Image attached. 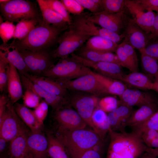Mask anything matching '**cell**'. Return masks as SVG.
<instances>
[{"mask_svg":"<svg viewBox=\"0 0 158 158\" xmlns=\"http://www.w3.org/2000/svg\"><path fill=\"white\" fill-rule=\"evenodd\" d=\"M81 14L95 24L118 34L123 32L128 18L125 11L114 13L103 11L96 13Z\"/></svg>","mask_w":158,"mask_h":158,"instance_id":"ba28073f","label":"cell"},{"mask_svg":"<svg viewBox=\"0 0 158 158\" xmlns=\"http://www.w3.org/2000/svg\"><path fill=\"white\" fill-rule=\"evenodd\" d=\"M22 84L20 74L17 69L9 63L7 88L11 102L14 104L23 95Z\"/></svg>","mask_w":158,"mask_h":158,"instance_id":"44dd1931","label":"cell"},{"mask_svg":"<svg viewBox=\"0 0 158 158\" xmlns=\"http://www.w3.org/2000/svg\"><path fill=\"white\" fill-rule=\"evenodd\" d=\"M157 111L155 102L142 106L133 111L128 120L126 126L132 128L142 123Z\"/></svg>","mask_w":158,"mask_h":158,"instance_id":"603a6c76","label":"cell"},{"mask_svg":"<svg viewBox=\"0 0 158 158\" xmlns=\"http://www.w3.org/2000/svg\"><path fill=\"white\" fill-rule=\"evenodd\" d=\"M139 158H158L157 157L153 156L146 152L143 153Z\"/></svg>","mask_w":158,"mask_h":158,"instance_id":"6f0895ef","label":"cell"},{"mask_svg":"<svg viewBox=\"0 0 158 158\" xmlns=\"http://www.w3.org/2000/svg\"><path fill=\"white\" fill-rule=\"evenodd\" d=\"M55 136L61 142L70 158H80L86 151L104 145L103 138L93 130H70L58 128Z\"/></svg>","mask_w":158,"mask_h":158,"instance_id":"7a4b0ae2","label":"cell"},{"mask_svg":"<svg viewBox=\"0 0 158 158\" xmlns=\"http://www.w3.org/2000/svg\"><path fill=\"white\" fill-rule=\"evenodd\" d=\"M11 158L10 157H9L8 158Z\"/></svg>","mask_w":158,"mask_h":158,"instance_id":"be15d7a7","label":"cell"},{"mask_svg":"<svg viewBox=\"0 0 158 158\" xmlns=\"http://www.w3.org/2000/svg\"><path fill=\"white\" fill-rule=\"evenodd\" d=\"M145 152L154 156L158 157V148H152L147 147Z\"/></svg>","mask_w":158,"mask_h":158,"instance_id":"11a10c76","label":"cell"},{"mask_svg":"<svg viewBox=\"0 0 158 158\" xmlns=\"http://www.w3.org/2000/svg\"><path fill=\"white\" fill-rule=\"evenodd\" d=\"M144 50L147 54L158 62V41L148 43Z\"/></svg>","mask_w":158,"mask_h":158,"instance_id":"681fc988","label":"cell"},{"mask_svg":"<svg viewBox=\"0 0 158 158\" xmlns=\"http://www.w3.org/2000/svg\"><path fill=\"white\" fill-rule=\"evenodd\" d=\"M122 82L126 85L142 90H152L154 85L146 74L138 71L125 74Z\"/></svg>","mask_w":158,"mask_h":158,"instance_id":"4316f807","label":"cell"},{"mask_svg":"<svg viewBox=\"0 0 158 158\" xmlns=\"http://www.w3.org/2000/svg\"><path fill=\"white\" fill-rule=\"evenodd\" d=\"M67 106L55 111L54 118L59 123V128L74 130L85 128L87 124L78 113Z\"/></svg>","mask_w":158,"mask_h":158,"instance_id":"5bb4252c","label":"cell"},{"mask_svg":"<svg viewBox=\"0 0 158 158\" xmlns=\"http://www.w3.org/2000/svg\"><path fill=\"white\" fill-rule=\"evenodd\" d=\"M0 56L14 66L20 74L29 78L30 72L19 51L12 42L9 44L3 43L0 45Z\"/></svg>","mask_w":158,"mask_h":158,"instance_id":"e0dca14e","label":"cell"},{"mask_svg":"<svg viewBox=\"0 0 158 158\" xmlns=\"http://www.w3.org/2000/svg\"><path fill=\"white\" fill-rule=\"evenodd\" d=\"M72 21L70 27L82 34L90 37L99 36L117 44L123 39L120 35L108 29L97 26L81 14L78 15Z\"/></svg>","mask_w":158,"mask_h":158,"instance_id":"8fae6325","label":"cell"},{"mask_svg":"<svg viewBox=\"0 0 158 158\" xmlns=\"http://www.w3.org/2000/svg\"><path fill=\"white\" fill-rule=\"evenodd\" d=\"M70 91L67 96L69 106L73 107L87 125L98 134L92 121L93 113L98 107V97L90 93Z\"/></svg>","mask_w":158,"mask_h":158,"instance_id":"5b68a950","label":"cell"},{"mask_svg":"<svg viewBox=\"0 0 158 158\" xmlns=\"http://www.w3.org/2000/svg\"><path fill=\"white\" fill-rule=\"evenodd\" d=\"M119 101L114 97L108 96L99 100L98 107L108 113L112 111L120 106Z\"/></svg>","mask_w":158,"mask_h":158,"instance_id":"f35d334b","label":"cell"},{"mask_svg":"<svg viewBox=\"0 0 158 158\" xmlns=\"http://www.w3.org/2000/svg\"><path fill=\"white\" fill-rule=\"evenodd\" d=\"M40 20L37 18L24 19L18 22L16 26L13 38L21 40L25 37L37 25Z\"/></svg>","mask_w":158,"mask_h":158,"instance_id":"e575fe53","label":"cell"},{"mask_svg":"<svg viewBox=\"0 0 158 158\" xmlns=\"http://www.w3.org/2000/svg\"><path fill=\"white\" fill-rule=\"evenodd\" d=\"M22 98L25 105L28 108H35L40 103L41 98L32 91L25 89Z\"/></svg>","mask_w":158,"mask_h":158,"instance_id":"b9f144b4","label":"cell"},{"mask_svg":"<svg viewBox=\"0 0 158 158\" xmlns=\"http://www.w3.org/2000/svg\"><path fill=\"white\" fill-rule=\"evenodd\" d=\"M148 43L158 41V13L156 14L153 28L150 33L148 35Z\"/></svg>","mask_w":158,"mask_h":158,"instance_id":"f907efd6","label":"cell"},{"mask_svg":"<svg viewBox=\"0 0 158 158\" xmlns=\"http://www.w3.org/2000/svg\"><path fill=\"white\" fill-rule=\"evenodd\" d=\"M9 97L4 94L0 95V118L3 115L6 110V106L10 101Z\"/></svg>","mask_w":158,"mask_h":158,"instance_id":"f5cc1de1","label":"cell"},{"mask_svg":"<svg viewBox=\"0 0 158 158\" xmlns=\"http://www.w3.org/2000/svg\"><path fill=\"white\" fill-rule=\"evenodd\" d=\"M104 145H97L86 151L80 158H102Z\"/></svg>","mask_w":158,"mask_h":158,"instance_id":"c3c4849f","label":"cell"},{"mask_svg":"<svg viewBox=\"0 0 158 158\" xmlns=\"http://www.w3.org/2000/svg\"><path fill=\"white\" fill-rule=\"evenodd\" d=\"M28 78L50 93L64 97L68 96V90L52 79L31 74Z\"/></svg>","mask_w":158,"mask_h":158,"instance_id":"7402d4cb","label":"cell"},{"mask_svg":"<svg viewBox=\"0 0 158 158\" xmlns=\"http://www.w3.org/2000/svg\"><path fill=\"white\" fill-rule=\"evenodd\" d=\"M120 35L123 40L139 50L144 48L148 43L147 34L130 17H128Z\"/></svg>","mask_w":158,"mask_h":158,"instance_id":"2e32d148","label":"cell"},{"mask_svg":"<svg viewBox=\"0 0 158 158\" xmlns=\"http://www.w3.org/2000/svg\"><path fill=\"white\" fill-rule=\"evenodd\" d=\"M15 28L13 22L6 21L0 23V36L3 43H6L13 37Z\"/></svg>","mask_w":158,"mask_h":158,"instance_id":"74e56055","label":"cell"},{"mask_svg":"<svg viewBox=\"0 0 158 158\" xmlns=\"http://www.w3.org/2000/svg\"><path fill=\"white\" fill-rule=\"evenodd\" d=\"M27 131L18 135L11 141L9 154L11 158H22L30 152L28 146Z\"/></svg>","mask_w":158,"mask_h":158,"instance_id":"484cf974","label":"cell"},{"mask_svg":"<svg viewBox=\"0 0 158 158\" xmlns=\"http://www.w3.org/2000/svg\"><path fill=\"white\" fill-rule=\"evenodd\" d=\"M115 52L119 59L121 66L128 69L131 72H136L121 43L118 45Z\"/></svg>","mask_w":158,"mask_h":158,"instance_id":"7bdbcfd3","label":"cell"},{"mask_svg":"<svg viewBox=\"0 0 158 158\" xmlns=\"http://www.w3.org/2000/svg\"><path fill=\"white\" fill-rule=\"evenodd\" d=\"M133 112V107L121 105L109 113L108 120L111 130L125 132L128 120Z\"/></svg>","mask_w":158,"mask_h":158,"instance_id":"ffe728a7","label":"cell"},{"mask_svg":"<svg viewBox=\"0 0 158 158\" xmlns=\"http://www.w3.org/2000/svg\"><path fill=\"white\" fill-rule=\"evenodd\" d=\"M148 8L152 10L158 7V0H136Z\"/></svg>","mask_w":158,"mask_h":158,"instance_id":"db71d44e","label":"cell"},{"mask_svg":"<svg viewBox=\"0 0 158 158\" xmlns=\"http://www.w3.org/2000/svg\"><path fill=\"white\" fill-rule=\"evenodd\" d=\"M22 158H33V157L31 153H30Z\"/></svg>","mask_w":158,"mask_h":158,"instance_id":"91938a15","label":"cell"},{"mask_svg":"<svg viewBox=\"0 0 158 158\" xmlns=\"http://www.w3.org/2000/svg\"><path fill=\"white\" fill-rule=\"evenodd\" d=\"M43 18L46 24L65 29L69 24L60 14L51 9L44 0H37Z\"/></svg>","mask_w":158,"mask_h":158,"instance_id":"d4e9b609","label":"cell"},{"mask_svg":"<svg viewBox=\"0 0 158 158\" xmlns=\"http://www.w3.org/2000/svg\"><path fill=\"white\" fill-rule=\"evenodd\" d=\"M7 142L4 138L0 137V152L1 153L3 152L4 151Z\"/></svg>","mask_w":158,"mask_h":158,"instance_id":"9f6ffc18","label":"cell"},{"mask_svg":"<svg viewBox=\"0 0 158 158\" xmlns=\"http://www.w3.org/2000/svg\"><path fill=\"white\" fill-rule=\"evenodd\" d=\"M19 52L31 74L41 75L54 65L50 55L43 50Z\"/></svg>","mask_w":158,"mask_h":158,"instance_id":"4fadbf2b","label":"cell"},{"mask_svg":"<svg viewBox=\"0 0 158 158\" xmlns=\"http://www.w3.org/2000/svg\"><path fill=\"white\" fill-rule=\"evenodd\" d=\"M9 63L3 56H0V91H4L7 87Z\"/></svg>","mask_w":158,"mask_h":158,"instance_id":"60d3db41","label":"cell"},{"mask_svg":"<svg viewBox=\"0 0 158 158\" xmlns=\"http://www.w3.org/2000/svg\"><path fill=\"white\" fill-rule=\"evenodd\" d=\"M152 11H156L158 13V7L153 8Z\"/></svg>","mask_w":158,"mask_h":158,"instance_id":"6125c7cd","label":"cell"},{"mask_svg":"<svg viewBox=\"0 0 158 158\" xmlns=\"http://www.w3.org/2000/svg\"><path fill=\"white\" fill-rule=\"evenodd\" d=\"M103 11L116 13L125 11L126 9L125 0H102Z\"/></svg>","mask_w":158,"mask_h":158,"instance_id":"d590c367","label":"cell"},{"mask_svg":"<svg viewBox=\"0 0 158 158\" xmlns=\"http://www.w3.org/2000/svg\"><path fill=\"white\" fill-rule=\"evenodd\" d=\"M9 0H0V3H4L8 1Z\"/></svg>","mask_w":158,"mask_h":158,"instance_id":"94428289","label":"cell"},{"mask_svg":"<svg viewBox=\"0 0 158 158\" xmlns=\"http://www.w3.org/2000/svg\"><path fill=\"white\" fill-rule=\"evenodd\" d=\"M133 66L136 72L138 71V60L135 49L123 40L121 43Z\"/></svg>","mask_w":158,"mask_h":158,"instance_id":"bcb514c9","label":"cell"},{"mask_svg":"<svg viewBox=\"0 0 158 158\" xmlns=\"http://www.w3.org/2000/svg\"><path fill=\"white\" fill-rule=\"evenodd\" d=\"M92 121L98 134L103 138L111 129L106 113L97 108L92 114Z\"/></svg>","mask_w":158,"mask_h":158,"instance_id":"d6a6232c","label":"cell"},{"mask_svg":"<svg viewBox=\"0 0 158 158\" xmlns=\"http://www.w3.org/2000/svg\"><path fill=\"white\" fill-rule=\"evenodd\" d=\"M0 11L6 21L18 22L24 19L37 18V13L33 5L25 0H9L0 3Z\"/></svg>","mask_w":158,"mask_h":158,"instance_id":"8992f818","label":"cell"},{"mask_svg":"<svg viewBox=\"0 0 158 158\" xmlns=\"http://www.w3.org/2000/svg\"><path fill=\"white\" fill-rule=\"evenodd\" d=\"M13 105L16 113L30 128L31 132H35L41 130L42 125L37 119L34 111L32 110L23 104L16 102Z\"/></svg>","mask_w":158,"mask_h":158,"instance_id":"cb8c5ba5","label":"cell"},{"mask_svg":"<svg viewBox=\"0 0 158 158\" xmlns=\"http://www.w3.org/2000/svg\"><path fill=\"white\" fill-rule=\"evenodd\" d=\"M90 68L72 57L60 59L59 61L40 76L54 79L71 80L90 73Z\"/></svg>","mask_w":158,"mask_h":158,"instance_id":"277c9868","label":"cell"},{"mask_svg":"<svg viewBox=\"0 0 158 158\" xmlns=\"http://www.w3.org/2000/svg\"><path fill=\"white\" fill-rule=\"evenodd\" d=\"M20 76L22 85L25 89L30 90L41 98H43L49 105L52 106L56 102L58 95L49 93L25 76L21 74Z\"/></svg>","mask_w":158,"mask_h":158,"instance_id":"4dcf8cb0","label":"cell"},{"mask_svg":"<svg viewBox=\"0 0 158 158\" xmlns=\"http://www.w3.org/2000/svg\"><path fill=\"white\" fill-rule=\"evenodd\" d=\"M49 106L44 100L40 102L38 105L34 110L37 119L42 125L43 124V121L47 115Z\"/></svg>","mask_w":158,"mask_h":158,"instance_id":"7dc6e473","label":"cell"},{"mask_svg":"<svg viewBox=\"0 0 158 158\" xmlns=\"http://www.w3.org/2000/svg\"><path fill=\"white\" fill-rule=\"evenodd\" d=\"M94 74L101 84L106 95L111 94L118 96L127 88L122 81L112 79L94 72Z\"/></svg>","mask_w":158,"mask_h":158,"instance_id":"83f0119b","label":"cell"},{"mask_svg":"<svg viewBox=\"0 0 158 158\" xmlns=\"http://www.w3.org/2000/svg\"><path fill=\"white\" fill-rule=\"evenodd\" d=\"M71 56L87 67L94 69L97 72V73L122 82L125 74L123 72L121 66L111 63L91 61L73 53Z\"/></svg>","mask_w":158,"mask_h":158,"instance_id":"9a60e30c","label":"cell"},{"mask_svg":"<svg viewBox=\"0 0 158 158\" xmlns=\"http://www.w3.org/2000/svg\"><path fill=\"white\" fill-rule=\"evenodd\" d=\"M80 56L89 61L94 62H105L118 64L120 63L116 54L112 52H102L83 48L80 51Z\"/></svg>","mask_w":158,"mask_h":158,"instance_id":"f1b7e54d","label":"cell"},{"mask_svg":"<svg viewBox=\"0 0 158 158\" xmlns=\"http://www.w3.org/2000/svg\"><path fill=\"white\" fill-rule=\"evenodd\" d=\"M68 90L86 92L97 97L106 95L94 72L71 80L54 79Z\"/></svg>","mask_w":158,"mask_h":158,"instance_id":"52a82bcc","label":"cell"},{"mask_svg":"<svg viewBox=\"0 0 158 158\" xmlns=\"http://www.w3.org/2000/svg\"><path fill=\"white\" fill-rule=\"evenodd\" d=\"M125 3L130 18L147 35L150 34L153 28L156 14L136 0H125Z\"/></svg>","mask_w":158,"mask_h":158,"instance_id":"7c38bea8","label":"cell"},{"mask_svg":"<svg viewBox=\"0 0 158 158\" xmlns=\"http://www.w3.org/2000/svg\"><path fill=\"white\" fill-rule=\"evenodd\" d=\"M61 1L69 13L77 16L79 15L82 13L84 9L76 0Z\"/></svg>","mask_w":158,"mask_h":158,"instance_id":"f6af8a7d","label":"cell"},{"mask_svg":"<svg viewBox=\"0 0 158 158\" xmlns=\"http://www.w3.org/2000/svg\"><path fill=\"white\" fill-rule=\"evenodd\" d=\"M20 118L10 100L5 113L0 118V137L10 141L20 134L27 131Z\"/></svg>","mask_w":158,"mask_h":158,"instance_id":"30bf717a","label":"cell"},{"mask_svg":"<svg viewBox=\"0 0 158 158\" xmlns=\"http://www.w3.org/2000/svg\"><path fill=\"white\" fill-rule=\"evenodd\" d=\"M44 1L51 9L61 15L69 25H71L73 21L71 18L61 1L58 0H44Z\"/></svg>","mask_w":158,"mask_h":158,"instance_id":"8d00e7d4","label":"cell"},{"mask_svg":"<svg viewBox=\"0 0 158 158\" xmlns=\"http://www.w3.org/2000/svg\"><path fill=\"white\" fill-rule=\"evenodd\" d=\"M158 135V131L149 129L145 130L141 133L142 139L146 145L151 140L155 138Z\"/></svg>","mask_w":158,"mask_h":158,"instance_id":"816d5d0a","label":"cell"},{"mask_svg":"<svg viewBox=\"0 0 158 158\" xmlns=\"http://www.w3.org/2000/svg\"><path fill=\"white\" fill-rule=\"evenodd\" d=\"M141 54L142 69L154 83L158 82V62L147 54L144 48L139 50Z\"/></svg>","mask_w":158,"mask_h":158,"instance_id":"1f68e13d","label":"cell"},{"mask_svg":"<svg viewBox=\"0 0 158 158\" xmlns=\"http://www.w3.org/2000/svg\"><path fill=\"white\" fill-rule=\"evenodd\" d=\"M90 37L70 27V30L59 39V45L52 53V56L60 59L68 57Z\"/></svg>","mask_w":158,"mask_h":158,"instance_id":"9c48e42d","label":"cell"},{"mask_svg":"<svg viewBox=\"0 0 158 158\" xmlns=\"http://www.w3.org/2000/svg\"><path fill=\"white\" fill-rule=\"evenodd\" d=\"M27 141L33 158H47L48 140L41 130L31 132L28 135Z\"/></svg>","mask_w":158,"mask_h":158,"instance_id":"d6986e66","label":"cell"},{"mask_svg":"<svg viewBox=\"0 0 158 158\" xmlns=\"http://www.w3.org/2000/svg\"><path fill=\"white\" fill-rule=\"evenodd\" d=\"M110 140L107 158H139L147 147L141 134L135 130L130 133L118 132L111 129Z\"/></svg>","mask_w":158,"mask_h":158,"instance_id":"6da1fadb","label":"cell"},{"mask_svg":"<svg viewBox=\"0 0 158 158\" xmlns=\"http://www.w3.org/2000/svg\"><path fill=\"white\" fill-rule=\"evenodd\" d=\"M119 97L120 105L130 107L137 106L140 107L155 102L154 98L149 93L136 89L127 88Z\"/></svg>","mask_w":158,"mask_h":158,"instance_id":"ac0fdd59","label":"cell"},{"mask_svg":"<svg viewBox=\"0 0 158 158\" xmlns=\"http://www.w3.org/2000/svg\"><path fill=\"white\" fill-rule=\"evenodd\" d=\"M84 8L92 13H96L103 11L102 0H76Z\"/></svg>","mask_w":158,"mask_h":158,"instance_id":"ee69618b","label":"cell"},{"mask_svg":"<svg viewBox=\"0 0 158 158\" xmlns=\"http://www.w3.org/2000/svg\"><path fill=\"white\" fill-rule=\"evenodd\" d=\"M48 156L51 158H70L61 142L55 136L48 134Z\"/></svg>","mask_w":158,"mask_h":158,"instance_id":"836d02e7","label":"cell"},{"mask_svg":"<svg viewBox=\"0 0 158 158\" xmlns=\"http://www.w3.org/2000/svg\"><path fill=\"white\" fill-rule=\"evenodd\" d=\"M118 44L112 41L99 36L90 38L86 42L85 48L102 52H115Z\"/></svg>","mask_w":158,"mask_h":158,"instance_id":"f546056e","label":"cell"},{"mask_svg":"<svg viewBox=\"0 0 158 158\" xmlns=\"http://www.w3.org/2000/svg\"><path fill=\"white\" fill-rule=\"evenodd\" d=\"M132 128L133 130L141 133L145 130L149 129L158 131V111L146 121Z\"/></svg>","mask_w":158,"mask_h":158,"instance_id":"ab89813d","label":"cell"},{"mask_svg":"<svg viewBox=\"0 0 158 158\" xmlns=\"http://www.w3.org/2000/svg\"><path fill=\"white\" fill-rule=\"evenodd\" d=\"M152 90L156 91L158 93V82L154 83Z\"/></svg>","mask_w":158,"mask_h":158,"instance_id":"680465c9","label":"cell"},{"mask_svg":"<svg viewBox=\"0 0 158 158\" xmlns=\"http://www.w3.org/2000/svg\"><path fill=\"white\" fill-rule=\"evenodd\" d=\"M64 29L40 21L25 37L20 40H15L12 43L19 51L43 50L56 41L61 31Z\"/></svg>","mask_w":158,"mask_h":158,"instance_id":"3957f363","label":"cell"}]
</instances>
